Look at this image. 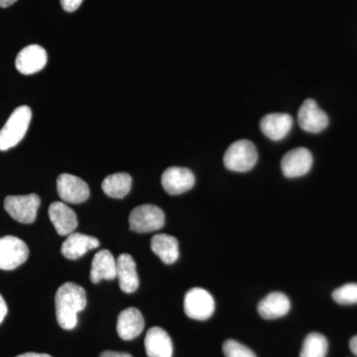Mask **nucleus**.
<instances>
[{
	"instance_id": "6ab92c4d",
	"label": "nucleus",
	"mask_w": 357,
	"mask_h": 357,
	"mask_svg": "<svg viewBox=\"0 0 357 357\" xmlns=\"http://www.w3.org/2000/svg\"><path fill=\"white\" fill-rule=\"evenodd\" d=\"M116 278V260L107 249L98 251L91 262V280L98 284L102 280H114Z\"/></svg>"
},
{
	"instance_id": "6e6552de",
	"label": "nucleus",
	"mask_w": 357,
	"mask_h": 357,
	"mask_svg": "<svg viewBox=\"0 0 357 357\" xmlns=\"http://www.w3.org/2000/svg\"><path fill=\"white\" fill-rule=\"evenodd\" d=\"M298 122L303 130L309 133H319L328 126V114L319 109L316 100L307 98L301 105L298 112Z\"/></svg>"
},
{
	"instance_id": "ddd939ff",
	"label": "nucleus",
	"mask_w": 357,
	"mask_h": 357,
	"mask_svg": "<svg viewBox=\"0 0 357 357\" xmlns=\"http://www.w3.org/2000/svg\"><path fill=\"white\" fill-rule=\"evenodd\" d=\"M49 218L60 236H69L77 227L76 213L62 202H55L49 206Z\"/></svg>"
},
{
	"instance_id": "dca6fc26",
	"label": "nucleus",
	"mask_w": 357,
	"mask_h": 357,
	"mask_svg": "<svg viewBox=\"0 0 357 357\" xmlns=\"http://www.w3.org/2000/svg\"><path fill=\"white\" fill-rule=\"evenodd\" d=\"M98 246L100 241L96 237L73 232L63 243L61 252L67 259L77 260L89 250L98 248Z\"/></svg>"
},
{
	"instance_id": "423d86ee",
	"label": "nucleus",
	"mask_w": 357,
	"mask_h": 357,
	"mask_svg": "<svg viewBox=\"0 0 357 357\" xmlns=\"http://www.w3.org/2000/svg\"><path fill=\"white\" fill-rule=\"evenodd\" d=\"M184 309L189 318L206 321L215 312V303L208 291L203 288H192L185 294Z\"/></svg>"
},
{
	"instance_id": "c85d7f7f",
	"label": "nucleus",
	"mask_w": 357,
	"mask_h": 357,
	"mask_svg": "<svg viewBox=\"0 0 357 357\" xmlns=\"http://www.w3.org/2000/svg\"><path fill=\"white\" fill-rule=\"evenodd\" d=\"M349 349H351L352 354L357 356V335H354L349 342Z\"/></svg>"
},
{
	"instance_id": "7ed1b4c3",
	"label": "nucleus",
	"mask_w": 357,
	"mask_h": 357,
	"mask_svg": "<svg viewBox=\"0 0 357 357\" xmlns=\"http://www.w3.org/2000/svg\"><path fill=\"white\" fill-rule=\"evenodd\" d=\"M258 153L255 145L249 140L232 143L223 156V163L232 172H248L257 163Z\"/></svg>"
},
{
	"instance_id": "1a4fd4ad",
	"label": "nucleus",
	"mask_w": 357,
	"mask_h": 357,
	"mask_svg": "<svg viewBox=\"0 0 357 357\" xmlns=\"http://www.w3.org/2000/svg\"><path fill=\"white\" fill-rule=\"evenodd\" d=\"M57 191L63 201L82 204L89 197V188L83 178L70 174H61L57 178Z\"/></svg>"
},
{
	"instance_id": "cd10ccee",
	"label": "nucleus",
	"mask_w": 357,
	"mask_h": 357,
	"mask_svg": "<svg viewBox=\"0 0 357 357\" xmlns=\"http://www.w3.org/2000/svg\"><path fill=\"white\" fill-rule=\"evenodd\" d=\"M7 311H8V310H7L6 301H4L2 296L0 295V324H1L4 318H6Z\"/></svg>"
},
{
	"instance_id": "9b49d317",
	"label": "nucleus",
	"mask_w": 357,
	"mask_h": 357,
	"mask_svg": "<svg viewBox=\"0 0 357 357\" xmlns=\"http://www.w3.org/2000/svg\"><path fill=\"white\" fill-rule=\"evenodd\" d=\"M312 166V155L307 148L290 150L281 161L282 173L287 178H299L306 175Z\"/></svg>"
},
{
	"instance_id": "393cba45",
	"label": "nucleus",
	"mask_w": 357,
	"mask_h": 357,
	"mask_svg": "<svg viewBox=\"0 0 357 357\" xmlns=\"http://www.w3.org/2000/svg\"><path fill=\"white\" fill-rule=\"evenodd\" d=\"M222 351L225 357H256L250 349L234 340H225Z\"/></svg>"
},
{
	"instance_id": "c756f323",
	"label": "nucleus",
	"mask_w": 357,
	"mask_h": 357,
	"mask_svg": "<svg viewBox=\"0 0 357 357\" xmlns=\"http://www.w3.org/2000/svg\"><path fill=\"white\" fill-rule=\"evenodd\" d=\"M16 357H52L46 354H36V352H27V354H20Z\"/></svg>"
},
{
	"instance_id": "f257e3e1",
	"label": "nucleus",
	"mask_w": 357,
	"mask_h": 357,
	"mask_svg": "<svg viewBox=\"0 0 357 357\" xmlns=\"http://www.w3.org/2000/svg\"><path fill=\"white\" fill-rule=\"evenodd\" d=\"M55 302L59 326L67 331L76 328L77 314L86 306L84 289L70 282L63 284L56 294Z\"/></svg>"
},
{
	"instance_id": "412c9836",
	"label": "nucleus",
	"mask_w": 357,
	"mask_h": 357,
	"mask_svg": "<svg viewBox=\"0 0 357 357\" xmlns=\"http://www.w3.org/2000/svg\"><path fill=\"white\" fill-rule=\"evenodd\" d=\"M151 249L165 264H173L180 255L177 239L169 234H156L152 237Z\"/></svg>"
},
{
	"instance_id": "f3484780",
	"label": "nucleus",
	"mask_w": 357,
	"mask_h": 357,
	"mask_svg": "<svg viewBox=\"0 0 357 357\" xmlns=\"http://www.w3.org/2000/svg\"><path fill=\"white\" fill-rule=\"evenodd\" d=\"M145 351L148 357H172L173 342L163 328L153 326L145 337Z\"/></svg>"
},
{
	"instance_id": "aec40b11",
	"label": "nucleus",
	"mask_w": 357,
	"mask_h": 357,
	"mask_svg": "<svg viewBox=\"0 0 357 357\" xmlns=\"http://www.w3.org/2000/svg\"><path fill=\"white\" fill-rule=\"evenodd\" d=\"M291 309L290 300L281 292L268 294L264 299L260 301L257 310L260 316L265 319H275L286 316Z\"/></svg>"
},
{
	"instance_id": "f8f14e48",
	"label": "nucleus",
	"mask_w": 357,
	"mask_h": 357,
	"mask_svg": "<svg viewBox=\"0 0 357 357\" xmlns=\"http://www.w3.org/2000/svg\"><path fill=\"white\" fill-rule=\"evenodd\" d=\"M48 61L47 52L40 45H29L18 53L15 67L22 75H33L44 69Z\"/></svg>"
},
{
	"instance_id": "bb28decb",
	"label": "nucleus",
	"mask_w": 357,
	"mask_h": 357,
	"mask_svg": "<svg viewBox=\"0 0 357 357\" xmlns=\"http://www.w3.org/2000/svg\"><path fill=\"white\" fill-rule=\"evenodd\" d=\"M100 357H132V356L126 352L105 351L100 354Z\"/></svg>"
},
{
	"instance_id": "4468645a",
	"label": "nucleus",
	"mask_w": 357,
	"mask_h": 357,
	"mask_svg": "<svg viewBox=\"0 0 357 357\" xmlns=\"http://www.w3.org/2000/svg\"><path fill=\"white\" fill-rule=\"evenodd\" d=\"M143 330H144V319L139 310L136 307H128L119 314L116 331L121 340H133L137 337Z\"/></svg>"
},
{
	"instance_id": "f03ea898",
	"label": "nucleus",
	"mask_w": 357,
	"mask_h": 357,
	"mask_svg": "<svg viewBox=\"0 0 357 357\" xmlns=\"http://www.w3.org/2000/svg\"><path fill=\"white\" fill-rule=\"evenodd\" d=\"M31 119L32 112L27 105H22L13 110L8 121L0 130V151H6L16 146L24 138Z\"/></svg>"
},
{
	"instance_id": "0eeeda50",
	"label": "nucleus",
	"mask_w": 357,
	"mask_h": 357,
	"mask_svg": "<svg viewBox=\"0 0 357 357\" xmlns=\"http://www.w3.org/2000/svg\"><path fill=\"white\" fill-rule=\"evenodd\" d=\"M29 256L27 244L15 236L0 238V269L14 270L26 262Z\"/></svg>"
},
{
	"instance_id": "20e7f679",
	"label": "nucleus",
	"mask_w": 357,
	"mask_h": 357,
	"mask_svg": "<svg viewBox=\"0 0 357 357\" xmlns=\"http://www.w3.org/2000/svg\"><path fill=\"white\" fill-rule=\"evenodd\" d=\"M165 225V213L154 204L136 206L129 215V227L138 234H148L161 229Z\"/></svg>"
},
{
	"instance_id": "5701e85b",
	"label": "nucleus",
	"mask_w": 357,
	"mask_h": 357,
	"mask_svg": "<svg viewBox=\"0 0 357 357\" xmlns=\"http://www.w3.org/2000/svg\"><path fill=\"white\" fill-rule=\"evenodd\" d=\"M328 344L326 338L319 333H312L305 338L300 357H326Z\"/></svg>"
},
{
	"instance_id": "2eb2a0df",
	"label": "nucleus",
	"mask_w": 357,
	"mask_h": 357,
	"mask_svg": "<svg viewBox=\"0 0 357 357\" xmlns=\"http://www.w3.org/2000/svg\"><path fill=\"white\" fill-rule=\"evenodd\" d=\"M293 126V119L288 114H269L262 117L260 129L269 139L280 141L290 132Z\"/></svg>"
},
{
	"instance_id": "7c9ffc66",
	"label": "nucleus",
	"mask_w": 357,
	"mask_h": 357,
	"mask_svg": "<svg viewBox=\"0 0 357 357\" xmlns=\"http://www.w3.org/2000/svg\"><path fill=\"white\" fill-rule=\"evenodd\" d=\"M17 0H0V7L1 8H7V7L13 6Z\"/></svg>"
},
{
	"instance_id": "a878e982",
	"label": "nucleus",
	"mask_w": 357,
	"mask_h": 357,
	"mask_svg": "<svg viewBox=\"0 0 357 357\" xmlns=\"http://www.w3.org/2000/svg\"><path fill=\"white\" fill-rule=\"evenodd\" d=\"M61 6L67 13H74L79 6L84 0H60Z\"/></svg>"
},
{
	"instance_id": "9d476101",
	"label": "nucleus",
	"mask_w": 357,
	"mask_h": 357,
	"mask_svg": "<svg viewBox=\"0 0 357 357\" xmlns=\"http://www.w3.org/2000/svg\"><path fill=\"white\" fill-rule=\"evenodd\" d=\"M161 182L164 190L169 195L178 196L190 191L196 183V178L190 169L170 167L164 171Z\"/></svg>"
},
{
	"instance_id": "a211bd4d",
	"label": "nucleus",
	"mask_w": 357,
	"mask_h": 357,
	"mask_svg": "<svg viewBox=\"0 0 357 357\" xmlns=\"http://www.w3.org/2000/svg\"><path fill=\"white\" fill-rule=\"evenodd\" d=\"M116 278L122 292L131 294L135 292L139 286V278L136 271V263L132 256L128 253H122L116 260Z\"/></svg>"
},
{
	"instance_id": "39448f33",
	"label": "nucleus",
	"mask_w": 357,
	"mask_h": 357,
	"mask_svg": "<svg viewBox=\"0 0 357 357\" xmlns=\"http://www.w3.org/2000/svg\"><path fill=\"white\" fill-rule=\"evenodd\" d=\"M40 204L41 199L36 194L8 196L4 199V208L13 220L21 223H33L36 220Z\"/></svg>"
},
{
	"instance_id": "b1692460",
	"label": "nucleus",
	"mask_w": 357,
	"mask_h": 357,
	"mask_svg": "<svg viewBox=\"0 0 357 357\" xmlns=\"http://www.w3.org/2000/svg\"><path fill=\"white\" fill-rule=\"evenodd\" d=\"M333 299L340 305L357 304V283H349L335 289Z\"/></svg>"
},
{
	"instance_id": "4be33fe9",
	"label": "nucleus",
	"mask_w": 357,
	"mask_h": 357,
	"mask_svg": "<svg viewBox=\"0 0 357 357\" xmlns=\"http://www.w3.org/2000/svg\"><path fill=\"white\" fill-rule=\"evenodd\" d=\"M132 185V178L128 173H116L107 176L102 181V191L114 199H122L128 195Z\"/></svg>"
}]
</instances>
